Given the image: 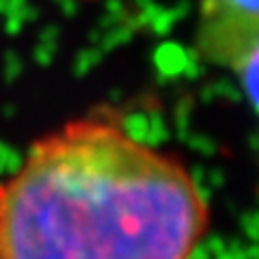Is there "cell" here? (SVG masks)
<instances>
[{
	"label": "cell",
	"instance_id": "7a4b0ae2",
	"mask_svg": "<svg viewBox=\"0 0 259 259\" xmlns=\"http://www.w3.org/2000/svg\"><path fill=\"white\" fill-rule=\"evenodd\" d=\"M197 46L209 63L236 71L259 48V0H201Z\"/></svg>",
	"mask_w": 259,
	"mask_h": 259
},
{
	"label": "cell",
	"instance_id": "3957f363",
	"mask_svg": "<svg viewBox=\"0 0 259 259\" xmlns=\"http://www.w3.org/2000/svg\"><path fill=\"white\" fill-rule=\"evenodd\" d=\"M236 74H240L242 84H244L248 97L259 108V48L236 69Z\"/></svg>",
	"mask_w": 259,
	"mask_h": 259
},
{
	"label": "cell",
	"instance_id": "6da1fadb",
	"mask_svg": "<svg viewBox=\"0 0 259 259\" xmlns=\"http://www.w3.org/2000/svg\"><path fill=\"white\" fill-rule=\"evenodd\" d=\"M205 229L188 168L104 117L37 141L0 186V259H194Z\"/></svg>",
	"mask_w": 259,
	"mask_h": 259
}]
</instances>
